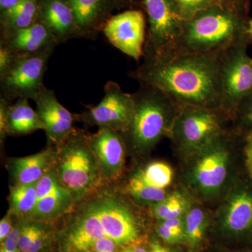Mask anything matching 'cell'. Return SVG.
I'll return each instance as SVG.
<instances>
[{"instance_id":"6da1fadb","label":"cell","mask_w":252,"mask_h":252,"mask_svg":"<svg viewBox=\"0 0 252 252\" xmlns=\"http://www.w3.org/2000/svg\"><path fill=\"white\" fill-rule=\"evenodd\" d=\"M220 54L174 52L144 59L130 77L140 86L161 91L178 105L221 109Z\"/></svg>"},{"instance_id":"7a4b0ae2","label":"cell","mask_w":252,"mask_h":252,"mask_svg":"<svg viewBox=\"0 0 252 252\" xmlns=\"http://www.w3.org/2000/svg\"><path fill=\"white\" fill-rule=\"evenodd\" d=\"M64 237L68 252H89L100 238L124 248L140 240V221L119 193L104 185L81 199L68 211Z\"/></svg>"},{"instance_id":"3957f363","label":"cell","mask_w":252,"mask_h":252,"mask_svg":"<svg viewBox=\"0 0 252 252\" xmlns=\"http://www.w3.org/2000/svg\"><path fill=\"white\" fill-rule=\"evenodd\" d=\"M248 28L239 15L236 1L225 0L185 21L172 53L220 54L245 42Z\"/></svg>"},{"instance_id":"277c9868","label":"cell","mask_w":252,"mask_h":252,"mask_svg":"<svg viewBox=\"0 0 252 252\" xmlns=\"http://www.w3.org/2000/svg\"><path fill=\"white\" fill-rule=\"evenodd\" d=\"M134 109L127 130L122 133L126 147L146 153L166 134H170L180 106L150 86H140L132 94Z\"/></svg>"},{"instance_id":"5b68a950","label":"cell","mask_w":252,"mask_h":252,"mask_svg":"<svg viewBox=\"0 0 252 252\" xmlns=\"http://www.w3.org/2000/svg\"><path fill=\"white\" fill-rule=\"evenodd\" d=\"M54 169L77 201L104 185L89 142V134L74 128L56 147Z\"/></svg>"},{"instance_id":"8992f818","label":"cell","mask_w":252,"mask_h":252,"mask_svg":"<svg viewBox=\"0 0 252 252\" xmlns=\"http://www.w3.org/2000/svg\"><path fill=\"white\" fill-rule=\"evenodd\" d=\"M142 2L149 21L143 59L171 54L185 22L179 16L173 0H142Z\"/></svg>"},{"instance_id":"52a82bcc","label":"cell","mask_w":252,"mask_h":252,"mask_svg":"<svg viewBox=\"0 0 252 252\" xmlns=\"http://www.w3.org/2000/svg\"><path fill=\"white\" fill-rule=\"evenodd\" d=\"M220 110L200 106H180L170 134L182 147L202 150L223 132L219 114Z\"/></svg>"},{"instance_id":"ba28073f","label":"cell","mask_w":252,"mask_h":252,"mask_svg":"<svg viewBox=\"0 0 252 252\" xmlns=\"http://www.w3.org/2000/svg\"><path fill=\"white\" fill-rule=\"evenodd\" d=\"M54 50L18 56L12 67L0 78L1 98L9 103L19 98L34 99L44 86L43 79Z\"/></svg>"},{"instance_id":"9c48e42d","label":"cell","mask_w":252,"mask_h":252,"mask_svg":"<svg viewBox=\"0 0 252 252\" xmlns=\"http://www.w3.org/2000/svg\"><path fill=\"white\" fill-rule=\"evenodd\" d=\"M245 44L240 43L220 54L223 112L238 108L252 91V59Z\"/></svg>"},{"instance_id":"30bf717a","label":"cell","mask_w":252,"mask_h":252,"mask_svg":"<svg viewBox=\"0 0 252 252\" xmlns=\"http://www.w3.org/2000/svg\"><path fill=\"white\" fill-rule=\"evenodd\" d=\"M104 92V97L98 104L88 106L85 112L77 114V122L86 126L109 127L124 133L132 119L133 95L124 92L120 86L113 81L106 84Z\"/></svg>"},{"instance_id":"8fae6325","label":"cell","mask_w":252,"mask_h":252,"mask_svg":"<svg viewBox=\"0 0 252 252\" xmlns=\"http://www.w3.org/2000/svg\"><path fill=\"white\" fill-rule=\"evenodd\" d=\"M102 32L109 42L124 54L137 61L143 57L147 33L142 11L128 10L109 18Z\"/></svg>"},{"instance_id":"7c38bea8","label":"cell","mask_w":252,"mask_h":252,"mask_svg":"<svg viewBox=\"0 0 252 252\" xmlns=\"http://www.w3.org/2000/svg\"><path fill=\"white\" fill-rule=\"evenodd\" d=\"M89 142L104 183L117 180L124 170L127 149L122 134L109 127H99L95 133L89 134Z\"/></svg>"},{"instance_id":"4fadbf2b","label":"cell","mask_w":252,"mask_h":252,"mask_svg":"<svg viewBox=\"0 0 252 252\" xmlns=\"http://www.w3.org/2000/svg\"><path fill=\"white\" fill-rule=\"evenodd\" d=\"M76 203L77 200L63 187L53 167L37 182L35 207L26 220L51 221L64 216Z\"/></svg>"},{"instance_id":"5bb4252c","label":"cell","mask_w":252,"mask_h":252,"mask_svg":"<svg viewBox=\"0 0 252 252\" xmlns=\"http://www.w3.org/2000/svg\"><path fill=\"white\" fill-rule=\"evenodd\" d=\"M32 100L36 106V113L44 126L49 145L57 147L72 133L77 122V114L67 110L58 100L53 90L43 86Z\"/></svg>"},{"instance_id":"9a60e30c","label":"cell","mask_w":252,"mask_h":252,"mask_svg":"<svg viewBox=\"0 0 252 252\" xmlns=\"http://www.w3.org/2000/svg\"><path fill=\"white\" fill-rule=\"evenodd\" d=\"M223 135L200 150L203 153L194 167V183L205 193L220 189L228 175L229 154Z\"/></svg>"},{"instance_id":"2e32d148","label":"cell","mask_w":252,"mask_h":252,"mask_svg":"<svg viewBox=\"0 0 252 252\" xmlns=\"http://www.w3.org/2000/svg\"><path fill=\"white\" fill-rule=\"evenodd\" d=\"M0 45L24 56L55 49L59 44L45 25L39 21L28 28L1 32Z\"/></svg>"},{"instance_id":"e0dca14e","label":"cell","mask_w":252,"mask_h":252,"mask_svg":"<svg viewBox=\"0 0 252 252\" xmlns=\"http://www.w3.org/2000/svg\"><path fill=\"white\" fill-rule=\"evenodd\" d=\"M39 21L56 38L59 45L78 38L77 21L67 0H38Z\"/></svg>"},{"instance_id":"ac0fdd59","label":"cell","mask_w":252,"mask_h":252,"mask_svg":"<svg viewBox=\"0 0 252 252\" xmlns=\"http://www.w3.org/2000/svg\"><path fill=\"white\" fill-rule=\"evenodd\" d=\"M77 21L78 38L94 39L108 21L114 0H67Z\"/></svg>"},{"instance_id":"d6986e66","label":"cell","mask_w":252,"mask_h":252,"mask_svg":"<svg viewBox=\"0 0 252 252\" xmlns=\"http://www.w3.org/2000/svg\"><path fill=\"white\" fill-rule=\"evenodd\" d=\"M55 155L56 147L49 145L39 153L10 158L8 169L14 185L37 183L54 167Z\"/></svg>"},{"instance_id":"ffe728a7","label":"cell","mask_w":252,"mask_h":252,"mask_svg":"<svg viewBox=\"0 0 252 252\" xmlns=\"http://www.w3.org/2000/svg\"><path fill=\"white\" fill-rule=\"evenodd\" d=\"M222 225L228 233L239 234L252 228V195L240 191L230 198L222 217Z\"/></svg>"},{"instance_id":"44dd1931","label":"cell","mask_w":252,"mask_h":252,"mask_svg":"<svg viewBox=\"0 0 252 252\" xmlns=\"http://www.w3.org/2000/svg\"><path fill=\"white\" fill-rule=\"evenodd\" d=\"M28 100L29 99L19 98L8 107L6 125L7 135L22 136L37 130H44V124Z\"/></svg>"},{"instance_id":"7402d4cb","label":"cell","mask_w":252,"mask_h":252,"mask_svg":"<svg viewBox=\"0 0 252 252\" xmlns=\"http://www.w3.org/2000/svg\"><path fill=\"white\" fill-rule=\"evenodd\" d=\"M39 21V1L21 0L11 9L1 12V32L28 28Z\"/></svg>"},{"instance_id":"603a6c76","label":"cell","mask_w":252,"mask_h":252,"mask_svg":"<svg viewBox=\"0 0 252 252\" xmlns=\"http://www.w3.org/2000/svg\"><path fill=\"white\" fill-rule=\"evenodd\" d=\"M36 185L37 183L11 187L8 211L9 214L20 220L30 218L35 207Z\"/></svg>"},{"instance_id":"cb8c5ba5","label":"cell","mask_w":252,"mask_h":252,"mask_svg":"<svg viewBox=\"0 0 252 252\" xmlns=\"http://www.w3.org/2000/svg\"><path fill=\"white\" fill-rule=\"evenodd\" d=\"M19 248L21 252H39L48 243L50 237L49 222L21 220Z\"/></svg>"},{"instance_id":"d4e9b609","label":"cell","mask_w":252,"mask_h":252,"mask_svg":"<svg viewBox=\"0 0 252 252\" xmlns=\"http://www.w3.org/2000/svg\"><path fill=\"white\" fill-rule=\"evenodd\" d=\"M126 192L136 201L152 205L160 203L168 195L165 189L156 188L146 183L136 172L127 181Z\"/></svg>"},{"instance_id":"484cf974","label":"cell","mask_w":252,"mask_h":252,"mask_svg":"<svg viewBox=\"0 0 252 252\" xmlns=\"http://www.w3.org/2000/svg\"><path fill=\"white\" fill-rule=\"evenodd\" d=\"M188 210V201L179 193L170 194L162 201L152 205V214L159 220L180 218L185 216Z\"/></svg>"},{"instance_id":"4316f807","label":"cell","mask_w":252,"mask_h":252,"mask_svg":"<svg viewBox=\"0 0 252 252\" xmlns=\"http://www.w3.org/2000/svg\"><path fill=\"white\" fill-rule=\"evenodd\" d=\"M207 225L205 212L198 207L189 209L185 215L186 239L192 248L198 246L203 240Z\"/></svg>"},{"instance_id":"83f0119b","label":"cell","mask_w":252,"mask_h":252,"mask_svg":"<svg viewBox=\"0 0 252 252\" xmlns=\"http://www.w3.org/2000/svg\"><path fill=\"white\" fill-rule=\"evenodd\" d=\"M148 185L156 188L165 189L170 185L173 172L171 167L162 162H152L144 168L135 171Z\"/></svg>"},{"instance_id":"f1b7e54d","label":"cell","mask_w":252,"mask_h":252,"mask_svg":"<svg viewBox=\"0 0 252 252\" xmlns=\"http://www.w3.org/2000/svg\"><path fill=\"white\" fill-rule=\"evenodd\" d=\"M157 233L165 243L174 244L184 241L186 239L185 216L180 218L160 220Z\"/></svg>"},{"instance_id":"f546056e","label":"cell","mask_w":252,"mask_h":252,"mask_svg":"<svg viewBox=\"0 0 252 252\" xmlns=\"http://www.w3.org/2000/svg\"><path fill=\"white\" fill-rule=\"evenodd\" d=\"M225 0H173L179 16L183 21H188L204 10L216 6Z\"/></svg>"},{"instance_id":"4dcf8cb0","label":"cell","mask_w":252,"mask_h":252,"mask_svg":"<svg viewBox=\"0 0 252 252\" xmlns=\"http://www.w3.org/2000/svg\"><path fill=\"white\" fill-rule=\"evenodd\" d=\"M22 220L15 225L7 238L1 244L0 252H21L19 248L20 236H21Z\"/></svg>"},{"instance_id":"1f68e13d","label":"cell","mask_w":252,"mask_h":252,"mask_svg":"<svg viewBox=\"0 0 252 252\" xmlns=\"http://www.w3.org/2000/svg\"><path fill=\"white\" fill-rule=\"evenodd\" d=\"M19 55L5 46L0 45V78L4 77L17 61Z\"/></svg>"},{"instance_id":"d6a6232c","label":"cell","mask_w":252,"mask_h":252,"mask_svg":"<svg viewBox=\"0 0 252 252\" xmlns=\"http://www.w3.org/2000/svg\"><path fill=\"white\" fill-rule=\"evenodd\" d=\"M119 245L111 239L100 238L94 244L89 252H119Z\"/></svg>"},{"instance_id":"836d02e7","label":"cell","mask_w":252,"mask_h":252,"mask_svg":"<svg viewBox=\"0 0 252 252\" xmlns=\"http://www.w3.org/2000/svg\"><path fill=\"white\" fill-rule=\"evenodd\" d=\"M14 216L8 212L0 221V243H4L13 228V218Z\"/></svg>"},{"instance_id":"e575fe53","label":"cell","mask_w":252,"mask_h":252,"mask_svg":"<svg viewBox=\"0 0 252 252\" xmlns=\"http://www.w3.org/2000/svg\"><path fill=\"white\" fill-rule=\"evenodd\" d=\"M10 103L2 98H0V140L1 142H4L7 134H6V114L8 107Z\"/></svg>"},{"instance_id":"d590c367","label":"cell","mask_w":252,"mask_h":252,"mask_svg":"<svg viewBox=\"0 0 252 252\" xmlns=\"http://www.w3.org/2000/svg\"><path fill=\"white\" fill-rule=\"evenodd\" d=\"M21 0H0V9L1 12L11 9L15 5L18 4Z\"/></svg>"},{"instance_id":"8d00e7d4","label":"cell","mask_w":252,"mask_h":252,"mask_svg":"<svg viewBox=\"0 0 252 252\" xmlns=\"http://www.w3.org/2000/svg\"><path fill=\"white\" fill-rule=\"evenodd\" d=\"M119 252H152L146 250L142 247L137 246V245H131L128 246L124 247Z\"/></svg>"},{"instance_id":"74e56055","label":"cell","mask_w":252,"mask_h":252,"mask_svg":"<svg viewBox=\"0 0 252 252\" xmlns=\"http://www.w3.org/2000/svg\"><path fill=\"white\" fill-rule=\"evenodd\" d=\"M151 252H172L169 249L162 246L158 242H153L151 245Z\"/></svg>"},{"instance_id":"f35d334b","label":"cell","mask_w":252,"mask_h":252,"mask_svg":"<svg viewBox=\"0 0 252 252\" xmlns=\"http://www.w3.org/2000/svg\"><path fill=\"white\" fill-rule=\"evenodd\" d=\"M244 99L249 100L248 112L246 113L247 119L249 122L252 123V91Z\"/></svg>"},{"instance_id":"ab89813d","label":"cell","mask_w":252,"mask_h":252,"mask_svg":"<svg viewBox=\"0 0 252 252\" xmlns=\"http://www.w3.org/2000/svg\"><path fill=\"white\" fill-rule=\"evenodd\" d=\"M248 157L249 162H250V166L252 168V138L250 140L248 148Z\"/></svg>"},{"instance_id":"60d3db41","label":"cell","mask_w":252,"mask_h":252,"mask_svg":"<svg viewBox=\"0 0 252 252\" xmlns=\"http://www.w3.org/2000/svg\"><path fill=\"white\" fill-rule=\"evenodd\" d=\"M248 32L249 35L252 37V19L249 22Z\"/></svg>"},{"instance_id":"b9f144b4","label":"cell","mask_w":252,"mask_h":252,"mask_svg":"<svg viewBox=\"0 0 252 252\" xmlns=\"http://www.w3.org/2000/svg\"><path fill=\"white\" fill-rule=\"evenodd\" d=\"M230 1H237V0H230Z\"/></svg>"}]
</instances>
